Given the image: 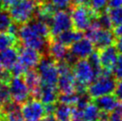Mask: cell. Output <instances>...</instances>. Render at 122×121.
Segmentation results:
<instances>
[{
	"label": "cell",
	"mask_w": 122,
	"mask_h": 121,
	"mask_svg": "<svg viewBox=\"0 0 122 121\" xmlns=\"http://www.w3.org/2000/svg\"><path fill=\"white\" fill-rule=\"evenodd\" d=\"M3 9V6H2V0H0V10Z\"/></svg>",
	"instance_id": "obj_43"
},
{
	"label": "cell",
	"mask_w": 122,
	"mask_h": 121,
	"mask_svg": "<svg viewBox=\"0 0 122 121\" xmlns=\"http://www.w3.org/2000/svg\"><path fill=\"white\" fill-rule=\"evenodd\" d=\"M97 52L99 54L101 66L103 70V73L112 74L119 56V52L116 46L114 45H110L102 49H99Z\"/></svg>",
	"instance_id": "obj_12"
},
{
	"label": "cell",
	"mask_w": 122,
	"mask_h": 121,
	"mask_svg": "<svg viewBox=\"0 0 122 121\" xmlns=\"http://www.w3.org/2000/svg\"><path fill=\"white\" fill-rule=\"evenodd\" d=\"M114 95L119 101H122V80H117L116 87L114 90Z\"/></svg>",
	"instance_id": "obj_34"
},
{
	"label": "cell",
	"mask_w": 122,
	"mask_h": 121,
	"mask_svg": "<svg viewBox=\"0 0 122 121\" xmlns=\"http://www.w3.org/2000/svg\"><path fill=\"white\" fill-rule=\"evenodd\" d=\"M114 45L116 46V48H117L118 52L122 54V36H121V37H116L115 44H114Z\"/></svg>",
	"instance_id": "obj_38"
},
{
	"label": "cell",
	"mask_w": 122,
	"mask_h": 121,
	"mask_svg": "<svg viewBox=\"0 0 122 121\" xmlns=\"http://www.w3.org/2000/svg\"><path fill=\"white\" fill-rule=\"evenodd\" d=\"M14 21L7 10H0V31H6Z\"/></svg>",
	"instance_id": "obj_26"
},
{
	"label": "cell",
	"mask_w": 122,
	"mask_h": 121,
	"mask_svg": "<svg viewBox=\"0 0 122 121\" xmlns=\"http://www.w3.org/2000/svg\"><path fill=\"white\" fill-rule=\"evenodd\" d=\"M6 121H24L23 118H22V116L20 114V109L16 110V111L8 112Z\"/></svg>",
	"instance_id": "obj_33"
},
{
	"label": "cell",
	"mask_w": 122,
	"mask_h": 121,
	"mask_svg": "<svg viewBox=\"0 0 122 121\" xmlns=\"http://www.w3.org/2000/svg\"><path fill=\"white\" fill-rule=\"evenodd\" d=\"M94 102L102 112L108 114L115 110V108L119 103V100L117 99V97L114 94H111L95 98L94 99Z\"/></svg>",
	"instance_id": "obj_18"
},
{
	"label": "cell",
	"mask_w": 122,
	"mask_h": 121,
	"mask_svg": "<svg viewBox=\"0 0 122 121\" xmlns=\"http://www.w3.org/2000/svg\"><path fill=\"white\" fill-rule=\"evenodd\" d=\"M68 54V47L61 45L54 38L50 39L46 51V54L48 56H50L56 62H60L61 60H65Z\"/></svg>",
	"instance_id": "obj_16"
},
{
	"label": "cell",
	"mask_w": 122,
	"mask_h": 121,
	"mask_svg": "<svg viewBox=\"0 0 122 121\" xmlns=\"http://www.w3.org/2000/svg\"><path fill=\"white\" fill-rule=\"evenodd\" d=\"M90 0H71V5H84L89 6Z\"/></svg>",
	"instance_id": "obj_36"
},
{
	"label": "cell",
	"mask_w": 122,
	"mask_h": 121,
	"mask_svg": "<svg viewBox=\"0 0 122 121\" xmlns=\"http://www.w3.org/2000/svg\"><path fill=\"white\" fill-rule=\"evenodd\" d=\"M57 11V9L51 4V2H45L42 4H37V11H36V16L38 20H41L46 22L49 25L52 17L54 13Z\"/></svg>",
	"instance_id": "obj_20"
},
{
	"label": "cell",
	"mask_w": 122,
	"mask_h": 121,
	"mask_svg": "<svg viewBox=\"0 0 122 121\" xmlns=\"http://www.w3.org/2000/svg\"><path fill=\"white\" fill-rule=\"evenodd\" d=\"M4 71H5V69H4L3 65H2L1 61H0V76H1V74H2V73H3Z\"/></svg>",
	"instance_id": "obj_40"
},
{
	"label": "cell",
	"mask_w": 122,
	"mask_h": 121,
	"mask_svg": "<svg viewBox=\"0 0 122 121\" xmlns=\"http://www.w3.org/2000/svg\"><path fill=\"white\" fill-rule=\"evenodd\" d=\"M37 7V3L35 0H18L7 11L13 21L20 26L34 19Z\"/></svg>",
	"instance_id": "obj_2"
},
{
	"label": "cell",
	"mask_w": 122,
	"mask_h": 121,
	"mask_svg": "<svg viewBox=\"0 0 122 121\" xmlns=\"http://www.w3.org/2000/svg\"><path fill=\"white\" fill-rule=\"evenodd\" d=\"M73 107L63 103L56 106L54 112V117L56 121H70L73 116Z\"/></svg>",
	"instance_id": "obj_23"
},
{
	"label": "cell",
	"mask_w": 122,
	"mask_h": 121,
	"mask_svg": "<svg viewBox=\"0 0 122 121\" xmlns=\"http://www.w3.org/2000/svg\"><path fill=\"white\" fill-rule=\"evenodd\" d=\"M59 94L60 93L56 87L46 86L41 85L38 100H40L43 104H54L58 101Z\"/></svg>",
	"instance_id": "obj_21"
},
{
	"label": "cell",
	"mask_w": 122,
	"mask_h": 121,
	"mask_svg": "<svg viewBox=\"0 0 122 121\" xmlns=\"http://www.w3.org/2000/svg\"><path fill=\"white\" fill-rule=\"evenodd\" d=\"M17 36L22 45L39 51L43 55L46 54L48 43L50 40L40 36L29 22L20 25Z\"/></svg>",
	"instance_id": "obj_1"
},
{
	"label": "cell",
	"mask_w": 122,
	"mask_h": 121,
	"mask_svg": "<svg viewBox=\"0 0 122 121\" xmlns=\"http://www.w3.org/2000/svg\"><path fill=\"white\" fill-rule=\"evenodd\" d=\"M37 68V71L40 77L41 85L57 88L59 78L57 62L47 54H44Z\"/></svg>",
	"instance_id": "obj_3"
},
{
	"label": "cell",
	"mask_w": 122,
	"mask_h": 121,
	"mask_svg": "<svg viewBox=\"0 0 122 121\" xmlns=\"http://www.w3.org/2000/svg\"><path fill=\"white\" fill-rule=\"evenodd\" d=\"M109 121H122V101H119L109 116Z\"/></svg>",
	"instance_id": "obj_30"
},
{
	"label": "cell",
	"mask_w": 122,
	"mask_h": 121,
	"mask_svg": "<svg viewBox=\"0 0 122 121\" xmlns=\"http://www.w3.org/2000/svg\"><path fill=\"white\" fill-rule=\"evenodd\" d=\"M112 32L115 35L116 37H121L122 36V23L119 24V25H116L112 28Z\"/></svg>",
	"instance_id": "obj_37"
},
{
	"label": "cell",
	"mask_w": 122,
	"mask_h": 121,
	"mask_svg": "<svg viewBox=\"0 0 122 121\" xmlns=\"http://www.w3.org/2000/svg\"><path fill=\"white\" fill-rule=\"evenodd\" d=\"M41 121H56V119L54 118V115H46Z\"/></svg>",
	"instance_id": "obj_39"
},
{
	"label": "cell",
	"mask_w": 122,
	"mask_h": 121,
	"mask_svg": "<svg viewBox=\"0 0 122 121\" xmlns=\"http://www.w3.org/2000/svg\"><path fill=\"white\" fill-rule=\"evenodd\" d=\"M49 29L51 38L55 37L65 30L73 29L71 14L64 10L56 11L50 20Z\"/></svg>",
	"instance_id": "obj_10"
},
{
	"label": "cell",
	"mask_w": 122,
	"mask_h": 121,
	"mask_svg": "<svg viewBox=\"0 0 122 121\" xmlns=\"http://www.w3.org/2000/svg\"><path fill=\"white\" fill-rule=\"evenodd\" d=\"M71 18L73 29L84 32L94 20L98 18L99 14L90 6L71 5Z\"/></svg>",
	"instance_id": "obj_4"
},
{
	"label": "cell",
	"mask_w": 122,
	"mask_h": 121,
	"mask_svg": "<svg viewBox=\"0 0 122 121\" xmlns=\"http://www.w3.org/2000/svg\"><path fill=\"white\" fill-rule=\"evenodd\" d=\"M37 4H42V3H45V2H46L47 0H35Z\"/></svg>",
	"instance_id": "obj_42"
},
{
	"label": "cell",
	"mask_w": 122,
	"mask_h": 121,
	"mask_svg": "<svg viewBox=\"0 0 122 121\" xmlns=\"http://www.w3.org/2000/svg\"><path fill=\"white\" fill-rule=\"evenodd\" d=\"M107 8H117L122 5V0H108Z\"/></svg>",
	"instance_id": "obj_35"
},
{
	"label": "cell",
	"mask_w": 122,
	"mask_h": 121,
	"mask_svg": "<svg viewBox=\"0 0 122 121\" xmlns=\"http://www.w3.org/2000/svg\"><path fill=\"white\" fill-rule=\"evenodd\" d=\"M107 1L108 0H90L89 6L98 14H100L104 11L105 5H107Z\"/></svg>",
	"instance_id": "obj_29"
},
{
	"label": "cell",
	"mask_w": 122,
	"mask_h": 121,
	"mask_svg": "<svg viewBox=\"0 0 122 121\" xmlns=\"http://www.w3.org/2000/svg\"><path fill=\"white\" fill-rule=\"evenodd\" d=\"M8 86L11 99L14 102L21 105L29 100L30 96V91L22 77H13Z\"/></svg>",
	"instance_id": "obj_9"
},
{
	"label": "cell",
	"mask_w": 122,
	"mask_h": 121,
	"mask_svg": "<svg viewBox=\"0 0 122 121\" xmlns=\"http://www.w3.org/2000/svg\"><path fill=\"white\" fill-rule=\"evenodd\" d=\"M18 36L9 31H0V52L12 46H17L20 45Z\"/></svg>",
	"instance_id": "obj_22"
},
{
	"label": "cell",
	"mask_w": 122,
	"mask_h": 121,
	"mask_svg": "<svg viewBox=\"0 0 122 121\" xmlns=\"http://www.w3.org/2000/svg\"><path fill=\"white\" fill-rule=\"evenodd\" d=\"M22 77L30 91V95L33 98L38 100L41 86V80L38 72L35 71V69H31L27 71V72L22 76Z\"/></svg>",
	"instance_id": "obj_14"
},
{
	"label": "cell",
	"mask_w": 122,
	"mask_h": 121,
	"mask_svg": "<svg viewBox=\"0 0 122 121\" xmlns=\"http://www.w3.org/2000/svg\"><path fill=\"white\" fill-rule=\"evenodd\" d=\"M95 45L86 37L76 41L69 47V53L76 59H87V57L95 51Z\"/></svg>",
	"instance_id": "obj_13"
},
{
	"label": "cell",
	"mask_w": 122,
	"mask_h": 121,
	"mask_svg": "<svg viewBox=\"0 0 122 121\" xmlns=\"http://www.w3.org/2000/svg\"><path fill=\"white\" fill-rule=\"evenodd\" d=\"M18 52H19L18 60L23 64L28 70L37 68L43 57V54L39 51L35 50L30 47L24 46L21 44L18 45Z\"/></svg>",
	"instance_id": "obj_11"
},
{
	"label": "cell",
	"mask_w": 122,
	"mask_h": 121,
	"mask_svg": "<svg viewBox=\"0 0 122 121\" xmlns=\"http://www.w3.org/2000/svg\"><path fill=\"white\" fill-rule=\"evenodd\" d=\"M112 73L116 80H122V54H119Z\"/></svg>",
	"instance_id": "obj_31"
},
{
	"label": "cell",
	"mask_w": 122,
	"mask_h": 121,
	"mask_svg": "<svg viewBox=\"0 0 122 121\" xmlns=\"http://www.w3.org/2000/svg\"><path fill=\"white\" fill-rule=\"evenodd\" d=\"M50 2L56 9H65L71 5V0H50Z\"/></svg>",
	"instance_id": "obj_32"
},
{
	"label": "cell",
	"mask_w": 122,
	"mask_h": 121,
	"mask_svg": "<svg viewBox=\"0 0 122 121\" xmlns=\"http://www.w3.org/2000/svg\"><path fill=\"white\" fill-rule=\"evenodd\" d=\"M59 78L57 88L60 94H73L76 88V80L72 73L71 65L66 60L57 62Z\"/></svg>",
	"instance_id": "obj_6"
},
{
	"label": "cell",
	"mask_w": 122,
	"mask_h": 121,
	"mask_svg": "<svg viewBox=\"0 0 122 121\" xmlns=\"http://www.w3.org/2000/svg\"><path fill=\"white\" fill-rule=\"evenodd\" d=\"M71 68H72V73L74 75L77 85L88 87V86L96 77L95 71L86 59L77 60L72 64Z\"/></svg>",
	"instance_id": "obj_7"
},
{
	"label": "cell",
	"mask_w": 122,
	"mask_h": 121,
	"mask_svg": "<svg viewBox=\"0 0 122 121\" xmlns=\"http://www.w3.org/2000/svg\"><path fill=\"white\" fill-rule=\"evenodd\" d=\"M78 98H79V95L76 93L69 94H59L58 101H60V103H63V104L70 105V106H75L78 102Z\"/></svg>",
	"instance_id": "obj_27"
},
{
	"label": "cell",
	"mask_w": 122,
	"mask_h": 121,
	"mask_svg": "<svg viewBox=\"0 0 122 121\" xmlns=\"http://www.w3.org/2000/svg\"><path fill=\"white\" fill-rule=\"evenodd\" d=\"M105 11L112 20L113 27L122 23V5L117 8H107Z\"/></svg>",
	"instance_id": "obj_25"
},
{
	"label": "cell",
	"mask_w": 122,
	"mask_h": 121,
	"mask_svg": "<svg viewBox=\"0 0 122 121\" xmlns=\"http://www.w3.org/2000/svg\"><path fill=\"white\" fill-rule=\"evenodd\" d=\"M12 101L10 95L9 86L7 84L0 82V107Z\"/></svg>",
	"instance_id": "obj_28"
},
{
	"label": "cell",
	"mask_w": 122,
	"mask_h": 121,
	"mask_svg": "<svg viewBox=\"0 0 122 121\" xmlns=\"http://www.w3.org/2000/svg\"><path fill=\"white\" fill-rule=\"evenodd\" d=\"M115 40L116 37L112 30H107V29L102 28L97 32L92 43L94 44L95 49L99 50V49H102L110 45H113L115 44Z\"/></svg>",
	"instance_id": "obj_15"
},
{
	"label": "cell",
	"mask_w": 122,
	"mask_h": 121,
	"mask_svg": "<svg viewBox=\"0 0 122 121\" xmlns=\"http://www.w3.org/2000/svg\"><path fill=\"white\" fill-rule=\"evenodd\" d=\"M117 80L112 74L102 73L97 77L87 87V94L91 99H95L102 95L114 93Z\"/></svg>",
	"instance_id": "obj_5"
},
{
	"label": "cell",
	"mask_w": 122,
	"mask_h": 121,
	"mask_svg": "<svg viewBox=\"0 0 122 121\" xmlns=\"http://www.w3.org/2000/svg\"><path fill=\"white\" fill-rule=\"evenodd\" d=\"M70 121H82V119L78 118H72Z\"/></svg>",
	"instance_id": "obj_41"
},
{
	"label": "cell",
	"mask_w": 122,
	"mask_h": 121,
	"mask_svg": "<svg viewBox=\"0 0 122 121\" xmlns=\"http://www.w3.org/2000/svg\"><path fill=\"white\" fill-rule=\"evenodd\" d=\"M82 37H84V33L82 31L71 29V30H65L63 32H61L53 38L58 41L59 43H61V45H65L66 47H70L73 43L81 39Z\"/></svg>",
	"instance_id": "obj_19"
},
{
	"label": "cell",
	"mask_w": 122,
	"mask_h": 121,
	"mask_svg": "<svg viewBox=\"0 0 122 121\" xmlns=\"http://www.w3.org/2000/svg\"><path fill=\"white\" fill-rule=\"evenodd\" d=\"M101 115V111L94 101H89L82 110V119L85 121H97Z\"/></svg>",
	"instance_id": "obj_24"
},
{
	"label": "cell",
	"mask_w": 122,
	"mask_h": 121,
	"mask_svg": "<svg viewBox=\"0 0 122 121\" xmlns=\"http://www.w3.org/2000/svg\"><path fill=\"white\" fill-rule=\"evenodd\" d=\"M20 111L24 121H41L46 116L44 104L35 98L20 105Z\"/></svg>",
	"instance_id": "obj_8"
},
{
	"label": "cell",
	"mask_w": 122,
	"mask_h": 121,
	"mask_svg": "<svg viewBox=\"0 0 122 121\" xmlns=\"http://www.w3.org/2000/svg\"><path fill=\"white\" fill-rule=\"evenodd\" d=\"M18 45L9 47V48H6L5 50L0 52V61L5 70L11 71L14 64L17 62L18 58H19Z\"/></svg>",
	"instance_id": "obj_17"
}]
</instances>
